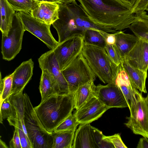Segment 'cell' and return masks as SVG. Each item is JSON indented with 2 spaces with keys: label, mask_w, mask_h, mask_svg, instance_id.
Returning <instances> with one entry per match:
<instances>
[{
  "label": "cell",
  "mask_w": 148,
  "mask_h": 148,
  "mask_svg": "<svg viewBox=\"0 0 148 148\" xmlns=\"http://www.w3.org/2000/svg\"><path fill=\"white\" fill-rule=\"evenodd\" d=\"M90 20L102 28L121 31L129 28L136 14L120 0H77Z\"/></svg>",
  "instance_id": "obj_1"
},
{
  "label": "cell",
  "mask_w": 148,
  "mask_h": 148,
  "mask_svg": "<svg viewBox=\"0 0 148 148\" xmlns=\"http://www.w3.org/2000/svg\"><path fill=\"white\" fill-rule=\"evenodd\" d=\"M59 4V18L52 24L57 32L59 43L74 35H84L85 32L89 29H95L109 33L116 32L94 24L76 1L66 4Z\"/></svg>",
  "instance_id": "obj_2"
},
{
  "label": "cell",
  "mask_w": 148,
  "mask_h": 148,
  "mask_svg": "<svg viewBox=\"0 0 148 148\" xmlns=\"http://www.w3.org/2000/svg\"><path fill=\"white\" fill-rule=\"evenodd\" d=\"M44 129L51 133L74 109L73 93L64 95H52L34 108Z\"/></svg>",
  "instance_id": "obj_3"
},
{
  "label": "cell",
  "mask_w": 148,
  "mask_h": 148,
  "mask_svg": "<svg viewBox=\"0 0 148 148\" xmlns=\"http://www.w3.org/2000/svg\"><path fill=\"white\" fill-rule=\"evenodd\" d=\"M81 53L96 76L104 84L115 83L118 66L104 48L84 43Z\"/></svg>",
  "instance_id": "obj_4"
},
{
  "label": "cell",
  "mask_w": 148,
  "mask_h": 148,
  "mask_svg": "<svg viewBox=\"0 0 148 148\" xmlns=\"http://www.w3.org/2000/svg\"><path fill=\"white\" fill-rule=\"evenodd\" d=\"M24 123L32 148H51L53 139L51 133L43 128L35 112L29 96L23 94Z\"/></svg>",
  "instance_id": "obj_5"
},
{
  "label": "cell",
  "mask_w": 148,
  "mask_h": 148,
  "mask_svg": "<svg viewBox=\"0 0 148 148\" xmlns=\"http://www.w3.org/2000/svg\"><path fill=\"white\" fill-rule=\"evenodd\" d=\"M130 115L125 123L133 133L148 139V103L139 91L130 101Z\"/></svg>",
  "instance_id": "obj_6"
},
{
  "label": "cell",
  "mask_w": 148,
  "mask_h": 148,
  "mask_svg": "<svg viewBox=\"0 0 148 148\" xmlns=\"http://www.w3.org/2000/svg\"><path fill=\"white\" fill-rule=\"evenodd\" d=\"M61 72L71 93L90 80H95L96 77L81 52Z\"/></svg>",
  "instance_id": "obj_7"
},
{
  "label": "cell",
  "mask_w": 148,
  "mask_h": 148,
  "mask_svg": "<svg viewBox=\"0 0 148 148\" xmlns=\"http://www.w3.org/2000/svg\"><path fill=\"white\" fill-rule=\"evenodd\" d=\"M24 30L28 31L44 43L51 50L59 44L50 31L51 25L47 24L33 16L30 12H16Z\"/></svg>",
  "instance_id": "obj_8"
},
{
  "label": "cell",
  "mask_w": 148,
  "mask_h": 148,
  "mask_svg": "<svg viewBox=\"0 0 148 148\" xmlns=\"http://www.w3.org/2000/svg\"><path fill=\"white\" fill-rule=\"evenodd\" d=\"M25 32L22 23L16 12L12 27L7 36H2L1 53L3 60L11 61L19 53L21 49Z\"/></svg>",
  "instance_id": "obj_9"
},
{
  "label": "cell",
  "mask_w": 148,
  "mask_h": 148,
  "mask_svg": "<svg viewBox=\"0 0 148 148\" xmlns=\"http://www.w3.org/2000/svg\"><path fill=\"white\" fill-rule=\"evenodd\" d=\"M38 60L41 70L47 71L54 79L53 95H64L71 93L53 51L51 50L45 52L39 57Z\"/></svg>",
  "instance_id": "obj_10"
},
{
  "label": "cell",
  "mask_w": 148,
  "mask_h": 148,
  "mask_svg": "<svg viewBox=\"0 0 148 148\" xmlns=\"http://www.w3.org/2000/svg\"><path fill=\"white\" fill-rule=\"evenodd\" d=\"M84 44V35H73L62 42L52 50L60 70L65 68L81 52Z\"/></svg>",
  "instance_id": "obj_11"
},
{
  "label": "cell",
  "mask_w": 148,
  "mask_h": 148,
  "mask_svg": "<svg viewBox=\"0 0 148 148\" xmlns=\"http://www.w3.org/2000/svg\"><path fill=\"white\" fill-rule=\"evenodd\" d=\"M95 95L110 108L129 107L125 96L115 83L108 84L106 85H97Z\"/></svg>",
  "instance_id": "obj_12"
},
{
  "label": "cell",
  "mask_w": 148,
  "mask_h": 148,
  "mask_svg": "<svg viewBox=\"0 0 148 148\" xmlns=\"http://www.w3.org/2000/svg\"><path fill=\"white\" fill-rule=\"evenodd\" d=\"M110 108L94 94L76 110L74 114L80 124L90 123L98 119Z\"/></svg>",
  "instance_id": "obj_13"
},
{
  "label": "cell",
  "mask_w": 148,
  "mask_h": 148,
  "mask_svg": "<svg viewBox=\"0 0 148 148\" xmlns=\"http://www.w3.org/2000/svg\"><path fill=\"white\" fill-rule=\"evenodd\" d=\"M124 59L132 66L147 72L148 69V42L139 38Z\"/></svg>",
  "instance_id": "obj_14"
},
{
  "label": "cell",
  "mask_w": 148,
  "mask_h": 148,
  "mask_svg": "<svg viewBox=\"0 0 148 148\" xmlns=\"http://www.w3.org/2000/svg\"><path fill=\"white\" fill-rule=\"evenodd\" d=\"M60 4L55 2H39L32 10V15L47 24L51 25L59 18Z\"/></svg>",
  "instance_id": "obj_15"
},
{
  "label": "cell",
  "mask_w": 148,
  "mask_h": 148,
  "mask_svg": "<svg viewBox=\"0 0 148 148\" xmlns=\"http://www.w3.org/2000/svg\"><path fill=\"white\" fill-rule=\"evenodd\" d=\"M34 63L31 58L23 62L13 72L11 95L23 90L33 74Z\"/></svg>",
  "instance_id": "obj_16"
},
{
  "label": "cell",
  "mask_w": 148,
  "mask_h": 148,
  "mask_svg": "<svg viewBox=\"0 0 148 148\" xmlns=\"http://www.w3.org/2000/svg\"><path fill=\"white\" fill-rule=\"evenodd\" d=\"M97 148L93 127L90 123L80 124L75 131L72 148Z\"/></svg>",
  "instance_id": "obj_17"
},
{
  "label": "cell",
  "mask_w": 148,
  "mask_h": 148,
  "mask_svg": "<svg viewBox=\"0 0 148 148\" xmlns=\"http://www.w3.org/2000/svg\"><path fill=\"white\" fill-rule=\"evenodd\" d=\"M115 83L123 93L129 107V101L130 102L139 91L132 83L121 62L118 66V73Z\"/></svg>",
  "instance_id": "obj_18"
},
{
  "label": "cell",
  "mask_w": 148,
  "mask_h": 148,
  "mask_svg": "<svg viewBox=\"0 0 148 148\" xmlns=\"http://www.w3.org/2000/svg\"><path fill=\"white\" fill-rule=\"evenodd\" d=\"M113 33L115 37V47L122 59H124L139 38L135 35L125 34L122 31Z\"/></svg>",
  "instance_id": "obj_19"
},
{
  "label": "cell",
  "mask_w": 148,
  "mask_h": 148,
  "mask_svg": "<svg viewBox=\"0 0 148 148\" xmlns=\"http://www.w3.org/2000/svg\"><path fill=\"white\" fill-rule=\"evenodd\" d=\"M123 66L135 87L141 92L147 93L146 81L147 72L135 68L130 65L127 61L122 59Z\"/></svg>",
  "instance_id": "obj_20"
},
{
  "label": "cell",
  "mask_w": 148,
  "mask_h": 148,
  "mask_svg": "<svg viewBox=\"0 0 148 148\" xmlns=\"http://www.w3.org/2000/svg\"><path fill=\"white\" fill-rule=\"evenodd\" d=\"M0 29L2 36H7L12 26L16 11L7 0H0Z\"/></svg>",
  "instance_id": "obj_21"
},
{
  "label": "cell",
  "mask_w": 148,
  "mask_h": 148,
  "mask_svg": "<svg viewBox=\"0 0 148 148\" xmlns=\"http://www.w3.org/2000/svg\"><path fill=\"white\" fill-rule=\"evenodd\" d=\"M136 14V20L129 28L137 37L148 42V15L145 11Z\"/></svg>",
  "instance_id": "obj_22"
},
{
  "label": "cell",
  "mask_w": 148,
  "mask_h": 148,
  "mask_svg": "<svg viewBox=\"0 0 148 148\" xmlns=\"http://www.w3.org/2000/svg\"><path fill=\"white\" fill-rule=\"evenodd\" d=\"M94 80L91 79L79 86L73 93L74 108L77 109L92 95L95 94Z\"/></svg>",
  "instance_id": "obj_23"
},
{
  "label": "cell",
  "mask_w": 148,
  "mask_h": 148,
  "mask_svg": "<svg viewBox=\"0 0 148 148\" xmlns=\"http://www.w3.org/2000/svg\"><path fill=\"white\" fill-rule=\"evenodd\" d=\"M23 90H22L16 94L11 95L10 97L9 100L15 110L16 116L18 117L21 123L30 148H32L24 123L25 110Z\"/></svg>",
  "instance_id": "obj_24"
},
{
  "label": "cell",
  "mask_w": 148,
  "mask_h": 148,
  "mask_svg": "<svg viewBox=\"0 0 148 148\" xmlns=\"http://www.w3.org/2000/svg\"><path fill=\"white\" fill-rule=\"evenodd\" d=\"M75 131L52 133L53 142L51 148H72Z\"/></svg>",
  "instance_id": "obj_25"
},
{
  "label": "cell",
  "mask_w": 148,
  "mask_h": 148,
  "mask_svg": "<svg viewBox=\"0 0 148 148\" xmlns=\"http://www.w3.org/2000/svg\"><path fill=\"white\" fill-rule=\"evenodd\" d=\"M39 89L42 101L47 98L53 95L54 84V79L46 70H42Z\"/></svg>",
  "instance_id": "obj_26"
},
{
  "label": "cell",
  "mask_w": 148,
  "mask_h": 148,
  "mask_svg": "<svg viewBox=\"0 0 148 148\" xmlns=\"http://www.w3.org/2000/svg\"><path fill=\"white\" fill-rule=\"evenodd\" d=\"M100 31L94 29L87 30L84 34V43L105 48L107 43Z\"/></svg>",
  "instance_id": "obj_27"
},
{
  "label": "cell",
  "mask_w": 148,
  "mask_h": 148,
  "mask_svg": "<svg viewBox=\"0 0 148 148\" xmlns=\"http://www.w3.org/2000/svg\"><path fill=\"white\" fill-rule=\"evenodd\" d=\"M13 74V73L2 78L0 73V104L11 95Z\"/></svg>",
  "instance_id": "obj_28"
},
{
  "label": "cell",
  "mask_w": 148,
  "mask_h": 148,
  "mask_svg": "<svg viewBox=\"0 0 148 148\" xmlns=\"http://www.w3.org/2000/svg\"><path fill=\"white\" fill-rule=\"evenodd\" d=\"M16 12H30L39 1L34 0H7Z\"/></svg>",
  "instance_id": "obj_29"
},
{
  "label": "cell",
  "mask_w": 148,
  "mask_h": 148,
  "mask_svg": "<svg viewBox=\"0 0 148 148\" xmlns=\"http://www.w3.org/2000/svg\"><path fill=\"white\" fill-rule=\"evenodd\" d=\"M10 97L6 98L0 104L1 123L2 124L3 120L6 119L14 118L16 117V110L10 101Z\"/></svg>",
  "instance_id": "obj_30"
},
{
  "label": "cell",
  "mask_w": 148,
  "mask_h": 148,
  "mask_svg": "<svg viewBox=\"0 0 148 148\" xmlns=\"http://www.w3.org/2000/svg\"><path fill=\"white\" fill-rule=\"evenodd\" d=\"M79 124H80L75 114H71L56 127L54 132L76 130Z\"/></svg>",
  "instance_id": "obj_31"
},
{
  "label": "cell",
  "mask_w": 148,
  "mask_h": 148,
  "mask_svg": "<svg viewBox=\"0 0 148 148\" xmlns=\"http://www.w3.org/2000/svg\"><path fill=\"white\" fill-rule=\"evenodd\" d=\"M7 120L10 125L14 127L16 126L18 127L22 148H30L21 123L18 117L17 116L14 118L8 119Z\"/></svg>",
  "instance_id": "obj_32"
},
{
  "label": "cell",
  "mask_w": 148,
  "mask_h": 148,
  "mask_svg": "<svg viewBox=\"0 0 148 148\" xmlns=\"http://www.w3.org/2000/svg\"><path fill=\"white\" fill-rule=\"evenodd\" d=\"M94 136L98 148H114L113 145L103 138L101 131L93 127Z\"/></svg>",
  "instance_id": "obj_33"
},
{
  "label": "cell",
  "mask_w": 148,
  "mask_h": 148,
  "mask_svg": "<svg viewBox=\"0 0 148 148\" xmlns=\"http://www.w3.org/2000/svg\"><path fill=\"white\" fill-rule=\"evenodd\" d=\"M105 49L113 62L118 66L122 59L116 49L114 45L107 44Z\"/></svg>",
  "instance_id": "obj_34"
},
{
  "label": "cell",
  "mask_w": 148,
  "mask_h": 148,
  "mask_svg": "<svg viewBox=\"0 0 148 148\" xmlns=\"http://www.w3.org/2000/svg\"><path fill=\"white\" fill-rule=\"evenodd\" d=\"M103 138L111 143L115 148H127L122 140L120 135L118 134L108 136L103 135Z\"/></svg>",
  "instance_id": "obj_35"
},
{
  "label": "cell",
  "mask_w": 148,
  "mask_h": 148,
  "mask_svg": "<svg viewBox=\"0 0 148 148\" xmlns=\"http://www.w3.org/2000/svg\"><path fill=\"white\" fill-rule=\"evenodd\" d=\"M14 127L13 136L9 143L10 148H22L18 128L16 126Z\"/></svg>",
  "instance_id": "obj_36"
},
{
  "label": "cell",
  "mask_w": 148,
  "mask_h": 148,
  "mask_svg": "<svg viewBox=\"0 0 148 148\" xmlns=\"http://www.w3.org/2000/svg\"><path fill=\"white\" fill-rule=\"evenodd\" d=\"M148 3V0H137L132 9L133 12L136 14L144 11Z\"/></svg>",
  "instance_id": "obj_37"
},
{
  "label": "cell",
  "mask_w": 148,
  "mask_h": 148,
  "mask_svg": "<svg viewBox=\"0 0 148 148\" xmlns=\"http://www.w3.org/2000/svg\"><path fill=\"white\" fill-rule=\"evenodd\" d=\"M101 34L105 38L107 44L114 45L115 41V37L113 33L110 34L103 31H100Z\"/></svg>",
  "instance_id": "obj_38"
},
{
  "label": "cell",
  "mask_w": 148,
  "mask_h": 148,
  "mask_svg": "<svg viewBox=\"0 0 148 148\" xmlns=\"http://www.w3.org/2000/svg\"><path fill=\"white\" fill-rule=\"evenodd\" d=\"M136 148H148V139L145 137L140 138Z\"/></svg>",
  "instance_id": "obj_39"
},
{
  "label": "cell",
  "mask_w": 148,
  "mask_h": 148,
  "mask_svg": "<svg viewBox=\"0 0 148 148\" xmlns=\"http://www.w3.org/2000/svg\"><path fill=\"white\" fill-rule=\"evenodd\" d=\"M132 9L137 0H120Z\"/></svg>",
  "instance_id": "obj_40"
},
{
  "label": "cell",
  "mask_w": 148,
  "mask_h": 148,
  "mask_svg": "<svg viewBox=\"0 0 148 148\" xmlns=\"http://www.w3.org/2000/svg\"><path fill=\"white\" fill-rule=\"evenodd\" d=\"M39 2L47 1L50 2H55L60 4V3L59 0H34Z\"/></svg>",
  "instance_id": "obj_41"
},
{
  "label": "cell",
  "mask_w": 148,
  "mask_h": 148,
  "mask_svg": "<svg viewBox=\"0 0 148 148\" xmlns=\"http://www.w3.org/2000/svg\"><path fill=\"white\" fill-rule=\"evenodd\" d=\"M60 3V4H66L71 2L73 1L77 0H59Z\"/></svg>",
  "instance_id": "obj_42"
},
{
  "label": "cell",
  "mask_w": 148,
  "mask_h": 148,
  "mask_svg": "<svg viewBox=\"0 0 148 148\" xmlns=\"http://www.w3.org/2000/svg\"><path fill=\"white\" fill-rule=\"evenodd\" d=\"M8 147L5 143L2 141L0 138V148H8Z\"/></svg>",
  "instance_id": "obj_43"
},
{
  "label": "cell",
  "mask_w": 148,
  "mask_h": 148,
  "mask_svg": "<svg viewBox=\"0 0 148 148\" xmlns=\"http://www.w3.org/2000/svg\"><path fill=\"white\" fill-rule=\"evenodd\" d=\"M145 10H146L148 11V3L146 7Z\"/></svg>",
  "instance_id": "obj_44"
},
{
  "label": "cell",
  "mask_w": 148,
  "mask_h": 148,
  "mask_svg": "<svg viewBox=\"0 0 148 148\" xmlns=\"http://www.w3.org/2000/svg\"><path fill=\"white\" fill-rule=\"evenodd\" d=\"M147 100V102L148 103V94L147 96V97H146V98H145Z\"/></svg>",
  "instance_id": "obj_45"
}]
</instances>
